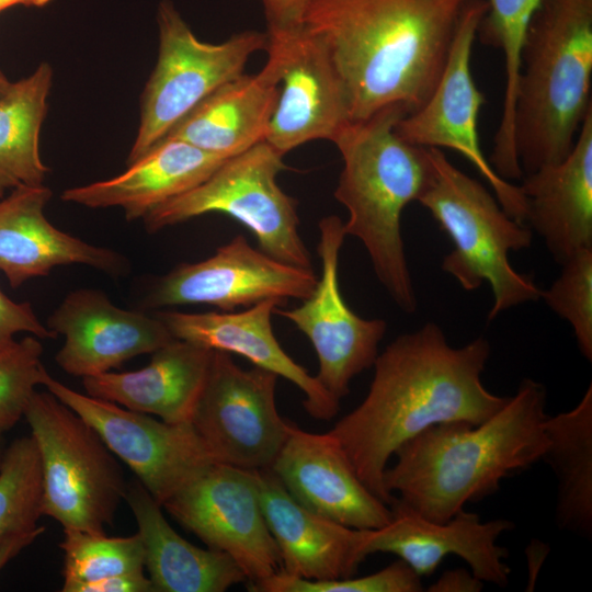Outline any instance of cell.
<instances>
[{
	"mask_svg": "<svg viewBox=\"0 0 592 592\" xmlns=\"http://www.w3.org/2000/svg\"><path fill=\"white\" fill-rule=\"evenodd\" d=\"M490 352L483 338L453 348L442 329L428 322L377 355L367 395L328 432L386 504L396 497L385 489L384 473L401 444L434 424H480L504 406L509 397L490 392L481 380Z\"/></svg>",
	"mask_w": 592,
	"mask_h": 592,
	"instance_id": "obj_1",
	"label": "cell"
},
{
	"mask_svg": "<svg viewBox=\"0 0 592 592\" xmlns=\"http://www.w3.org/2000/svg\"><path fill=\"white\" fill-rule=\"evenodd\" d=\"M468 0H310L301 24L328 47L352 121L419 109L434 90Z\"/></svg>",
	"mask_w": 592,
	"mask_h": 592,
	"instance_id": "obj_2",
	"label": "cell"
},
{
	"mask_svg": "<svg viewBox=\"0 0 592 592\" xmlns=\"http://www.w3.org/2000/svg\"><path fill=\"white\" fill-rule=\"evenodd\" d=\"M546 398L543 384L524 378L485 422L429 426L397 448L395 465L384 473L385 489L422 517L448 521L466 503L497 492L504 478L542 460Z\"/></svg>",
	"mask_w": 592,
	"mask_h": 592,
	"instance_id": "obj_3",
	"label": "cell"
},
{
	"mask_svg": "<svg viewBox=\"0 0 592 592\" xmlns=\"http://www.w3.org/2000/svg\"><path fill=\"white\" fill-rule=\"evenodd\" d=\"M407 115L400 106L384 109L367 119L350 122L333 143L343 159L334 197L349 213L346 235L362 241L377 278L406 314L417 309L407 264L401 215L418 201L430 178L424 147L403 140L395 130Z\"/></svg>",
	"mask_w": 592,
	"mask_h": 592,
	"instance_id": "obj_4",
	"label": "cell"
},
{
	"mask_svg": "<svg viewBox=\"0 0 592 592\" xmlns=\"http://www.w3.org/2000/svg\"><path fill=\"white\" fill-rule=\"evenodd\" d=\"M592 0H543L525 38L512 135L523 171L562 161L592 110Z\"/></svg>",
	"mask_w": 592,
	"mask_h": 592,
	"instance_id": "obj_5",
	"label": "cell"
},
{
	"mask_svg": "<svg viewBox=\"0 0 592 592\" xmlns=\"http://www.w3.org/2000/svg\"><path fill=\"white\" fill-rule=\"evenodd\" d=\"M430 178L418 202L453 241L442 270L465 291L487 282L493 305L488 319L526 301L542 289L510 263L509 253L528 248L533 232L512 218L480 182L456 168L439 148H426Z\"/></svg>",
	"mask_w": 592,
	"mask_h": 592,
	"instance_id": "obj_6",
	"label": "cell"
},
{
	"mask_svg": "<svg viewBox=\"0 0 592 592\" xmlns=\"http://www.w3.org/2000/svg\"><path fill=\"white\" fill-rule=\"evenodd\" d=\"M24 417L41 457L43 514L64 528L105 533L127 490L116 456L48 390L33 394Z\"/></svg>",
	"mask_w": 592,
	"mask_h": 592,
	"instance_id": "obj_7",
	"label": "cell"
},
{
	"mask_svg": "<svg viewBox=\"0 0 592 592\" xmlns=\"http://www.w3.org/2000/svg\"><path fill=\"white\" fill-rule=\"evenodd\" d=\"M283 155L265 140L227 158L195 187L152 208L143 219L149 232L208 213L225 214L248 228L274 259L311 269L300 238L297 203L277 184Z\"/></svg>",
	"mask_w": 592,
	"mask_h": 592,
	"instance_id": "obj_8",
	"label": "cell"
},
{
	"mask_svg": "<svg viewBox=\"0 0 592 592\" xmlns=\"http://www.w3.org/2000/svg\"><path fill=\"white\" fill-rule=\"evenodd\" d=\"M159 54L141 96L140 124L127 163L144 156L201 101L241 76L266 33L242 31L223 43L198 39L173 4L158 9Z\"/></svg>",
	"mask_w": 592,
	"mask_h": 592,
	"instance_id": "obj_9",
	"label": "cell"
},
{
	"mask_svg": "<svg viewBox=\"0 0 592 592\" xmlns=\"http://www.w3.org/2000/svg\"><path fill=\"white\" fill-rule=\"evenodd\" d=\"M487 10L486 0H468L434 90L419 109L398 121L395 130L414 146L457 151L487 181L503 209L525 224L527 206L521 186L493 170L479 140L478 116L486 99L475 83L470 62L478 26Z\"/></svg>",
	"mask_w": 592,
	"mask_h": 592,
	"instance_id": "obj_10",
	"label": "cell"
},
{
	"mask_svg": "<svg viewBox=\"0 0 592 592\" xmlns=\"http://www.w3.org/2000/svg\"><path fill=\"white\" fill-rule=\"evenodd\" d=\"M277 375L243 369L230 353L214 351L192 424L216 463L270 469L291 428L276 408Z\"/></svg>",
	"mask_w": 592,
	"mask_h": 592,
	"instance_id": "obj_11",
	"label": "cell"
},
{
	"mask_svg": "<svg viewBox=\"0 0 592 592\" xmlns=\"http://www.w3.org/2000/svg\"><path fill=\"white\" fill-rule=\"evenodd\" d=\"M42 385L86 420L162 506L216 463L192 423H169L71 389L44 371Z\"/></svg>",
	"mask_w": 592,
	"mask_h": 592,
	"instance_id": "obj_12",
	"label": "cell"
},
{
	"mask_svg": "<svg viewBox=\"0 0 592 592\" xmlns=\"http://www.w3.org/2000/svg\"><path fill=\"white\" fill-rule=\"evenodd\" d=\"M162 508L207 547L228 555L248 585L281 571L252 470L213 463Z\"/></svg>",
	"mask_w": 592,
	"mask_h": 592,
	"instance_id": "obj_13",
	"label": "cell"
},
{
	"mask_svg": "<svg viewBox=\"0 0 592 592\" xmlns=\"http://www.w3.org/2000/svg\"><path fill=\"white\" fill-rule=\"evenodd\" d=\"M266 35L265 50L280 64V90L264 140L283 156L311 140L333 141L352 119L328 47L303 24L267 26Z\"/></svg>",
	"mask_w": 592,
	"mask_h": 592,
	"instance_id": "obj_14",
	"label": "cell"
},
{
	"mask_svg": "<svg viewBox=\"0 0 592 592\" xmlns=\"http://www.w3.org/2000/svg\"><path fill=\"white\" fill-rule=\"evenodd\" d=\"M321 276L311 295L293 309H274L292 321L312 344L319 363L317 379L337 399L350 392L351 380L373 366L387 330L383 319H364L344 301L339 284V257L346 236L335 215L319 224Z\"/></svg>",
	"mask_w": 592,
	"mask_h": 592,
	"instance_id": "obj_15",
	"label": "cell"
},
{
	"mask_svg": "<svg viewBox=\"0 0 592 592\" xmlns=\"http://www.w3.org/2000/svg\"><path fill=\"white\" fill-rule=\"evenodd\" d=\"M318 276L252 248L238 235L200 262L181 263L151 287L144 306L162 308L205 304L224 311L250 307L266 299L284 303L311 295Z\"/></svg>",
	"mask_w": 592,
	"mask_h": 592,
	"instance_id": "obj_16",
	"label": "cell"
},
{
	"mask_svg": "<svg viewBox=\"0 0 592 592\" xmlns=\"http://www.w3.org/2000/svg\"><path fill=\"white\" fill-rule=\"evenodd\" d=\"M272 471L307 510L357 530H377L392 519L391 508L358 478L339 441L291 423Z\"/></svg>",
	"mask_w": 592,
	"mask_h": 592,
	"instance_id": "obj_17",
	"label": "cell"
},
{
	"mask_svg": "<svg viewBox=\"0 0 592 592\" xmlns=\"http://www.w3.org/2000/svg\"><path fill=\"white\" fill-rule=\"evenodd\" d=\"M47 328L65 338L56 363L82 378L110 372L175 339L156 315L119 308L93 288L69 293L48 318Z\"/></svg>",
	"mask_w": 592,
	"mask_h": 592,
	"instance_id": "obj_18",
	"label": "cell"
},
{
	"mask_svg": "<svg viewBox=\"0 0 592 592\" xmlns=\"http://www.w3.org/2000/svg\"><path fill=\"white\" fill-rule=\"evenodd\" d=\"M391 521L384 527L367 530L364 553H388L407 562L420 577L433 573L443 558H463L482 582L499 587L509 583L506 548L497 545L499 536L513 528L508 520L481 522L478 514L457 512L439 523L422 517L396 500L390 505Z\"/></svg>",
	"mask_w": 592,
	"mask_h": 592,
	"instance_id": "obj_19",
	"label": "cell"
},
{
	"mask_svg": "<svg viewBox=\"0 0 592 592\" xmlns=\"http://www.w3.org/2000/svg\"><path fill=\"white\" fill-rule=\"evenodd\" d=\"M284 573L310 581L351 578L366 559L367 530L318 515L286 491L272 469L252 470Z\"/></svg>",
	"mask_w": 592,
	"mask_h": 592,
	"instance_id": "obj_20",
	"label": "cell"
},
{
	"mask_svg": "<svg viewBox=\"0 0 592 592\" xmlns=\"http://www.w3.org/2000/svg\"><path fill=\"white\" fill-rule=\"evenodd\" d=\"M281 304L277 299H266L239 312L162 311L156 316L175 339L214 351L236 353L254 366L289 380L305 395L303 403L308 414L328 421L338 413L340 400L280 345L271 317Z\"/></svg>",
	"mask_w": 592,
	"mask_h": 592,
	"instance_id": "obj_21",
	"label": "cell"
},
{
	"mask_svg": "<svg viewBox=\"0 0 592 592\" xmlns=\"http://www.w3.org/2000/svg\"><path fill=\"white\" fill-rule=\"evenodd\" d=\"M50 197L42 184L15 187L0 198V271L13 288L59 265L84 264L111 275L126 270L119 253L56 228L44 214Z\"/></svg>",
	"mask_w": 592,
	"mask_h": 592,
	"instance_id": "obj_22",
	"label": "cell"
},
{
	"mask_svg": "<svg viewBox=\"0 0 592 592\" xmlns=\"http://www.w3.org/2000/svg\"><path fill=\"white\" fill-rule=\"evenodd\" d=\"M526 221L562 264L592 248V110L569 155L525 174Z\"/></svg>",
	"mask_w": 592,
	"mask_h": 592,
	"instance_id": "obj_23",
	"label": "cell"
},
{
	"mask_svg": "<svg viewBox=\"0 0 592 592\" xmlns=\"http://www.w3.org/2000/svg\"><path fill=\"white\" fill-rule=\"evenodd\" d=\"M132 372H106L82 378L86 394L169 423H192L213 350L174 339Z\"/></svg>",
	"mask_w": 592,
	"mask_h": 592,
	"instance_id": "obj_24",
	"label": "cell"
},
{
	"mask_svg": "<svg viewBox=\"0 0 592 592\" xmlns=\"http://www.w3.org/2000/svg\"><path fill=\"white\" fill-rule=\"evenodd\" d=\"M226 159L183 140L164 137L123 173L67 189L61 200L90 208L118 206L127 220H135L202 183Z\"/></svg>",
	"mask_w": 592,
	"mask_h": 592,
	"instance_id": "obj_25",
	"label": "cell"
},
{
	"mask_svg": "<svg viewBox=\"0 0 592 592\" xmlns=\"http://www.w3.org/2000/svg\"><path fill=\"white\" fill-rule=\"evenodd\" d=\"M266 53V62L258 73H242L216 89L164 137L223 158L263 141L280 90L278 60L273 53Z\"/></svg>",
	"mask_w": 592,
	"mask_h": 592,
	"instance_id": "obj_26",
	"label": "cell"
},
{
	"mask_svg": "<svg viewBox=\"0 0 592 592\" xmlns=\"http://www.w3.org/2000/svg\"><path fill=\"white\" fill-rule=\"evenodd\" d=\"M125 500L137 523L145 568L156 592H224L247 582L228 555L201 548L180 536L139 481L127 483Z\"/></svg>",
	"mask_w": 592,
	"mask_h": 592,
	"instance_id": "obj_27",
	"label": "cell"
},
{
	"mask_svg": "<svg viewBox=\"0 0 592 592\" xmlns=\"http://www.w3.org/2000/svg\"><path fill=\"white\" fill-rule=\"evenodd\" d=\"M542 456L557 478L556 523L578 536H592V386L569 411L545 420Z\"/></svg>",
	"mask_w": 592,
	"mask_h": 592,
	"instance_id": "obj_28",
	"label": "cell"
},
{
	"mask_svg": "<svg viewBox=\"0 0 592 592\" xmlns=\"http://www.w3.org/2000/svg\"><path fill=\"white\" fill-rule=\"evenodd\" d=\"M52 67L43 62L0 98V198L11 189L42 185L48 168L39 155Z\"/></svg>",
	"mask_w": 592,
	"mask_h": 592,
	"instance_id": "obj_29",
	"label": "cell"
},
{
	"mask_svg": "<svg viewBox=\"0 0 592 592\" xmlns=\"http://www.w3.org/2000/svg\"><path fill=\"white\" fill-rule=\"evenodd\" d=\"M488 10L479 23L480 42L501 49L505 66L502 114L489 159L505 180L521 179L523 171L515 151L512 119L521 57L530 23L543 0H486Z\"/></svg>",
	"mask_w": 592,
	"mask_h": 592,
	"instance_id": "obj_30",
	"label": "cell"
},
{
	"mask_svg": "<svg viewBox=\"0 0 592 592\" xmlns=\"http://www.w3.org/2000/svg\"><path fill=\"white\" fill-rule=\"evenodd\" d=\"M43 514L42 465L33 436L16 439L0 462V542L33 534L44 527L37 522Z\"/></svg>",
	"mask_w": 592,
	"mask_h": 592,
	"instance_id": "obj_31",
	"label": "cell"
},
{
	"mask_svg": "<svg viewBox=\"0 0 592 592\" xmlns=\"http://www.w3.org/2000/svg\"><path fill=\"white\" fill-rule=\"evenodd\" d=\"M64 551V580L88 582L103 578L145 570V553L138 533L132 536L110 537L64 528L59 544Z\"/></svg>",
	"mask_w": 592,
	"mask_h": 592,
	"instance_id": "obj_32",
	"label": "cell"
},
{
	"mask_svg": "<svg viewBox=\"0 0 592 592\" xmlns=\"http://www.w3.org/2000/svg\"><path fill=\"white\" fill-rule=\"evenodd\" d=\"M561 265L560 276L540 292V298L571 325L580 352L591 361L592 248L580 250Z\"/></svg>",
	"mask_w": 592,
	"mask_h": 592,
	"instance_id": "obj_33",
	"label": "cell"
},
{
	"mask_svg": "<svg viewBox=\"0 0 592 592\" xmlns=\"http://www.w3.org/2000/svg\"><path fill=\"white\" fill-rule=\"evenodd\" d=\"M42 354L43 344L33 334L0 348V434L24 417L35 387L42 385Z\"/></svg>",
	"mask_w": 592,
	"mask_h": 592,
	"instance_id": "obj_34",
	"label": "cell"
},
{
	"mask_svg": "<svg viewBox=\"0 0 592 592\" xmlns=\"http://www.w3.org/2000/svg\"><path fill=\"white\" fill-rule=\"evenodd\" d=\"M253 592H420L421 577L403 560L360 578L310 581L283 571L248 585Z\"/></svg>",
	"mask_w": 592,
	"mask_h": 592,
	"instance_id": "obj_35",
	"label": "cell"
},
{
	"mask_svg": "<svg viewBox=\"0 0 592 592\" xmlns=\"http://www.w3.org/2000/svg\"><path fill=\"white\" fill-rule=\"evenodd\" d=\"M20 332H29L39 339L56 337L38 320L31 304L13 301L0 288V348L11 344Z\"/></svg>",
	"mask_w": 592,
	"mask_h": 592,
	"instance_id": "obj_36",
	"label": "cell"
},
{
	"mask_svg": "<svg viewBox=\"0 0 592 592\" xmlns=\"http://www.w3.org/2000/svg\"><path fill=\"white\" fill-rule=\"evenodd\" d=\"M62 592H156L144 570L112 576L95 581L64 580Z\"/></svg>",
	"mask_w": 592,
	"mask_h": 592,
	"instance_id": "obj_37",
	"label": "cell"
},
{
	"mask_svg": "<svg viewBox=\"0 0 592 592\" xmlns=\"http://www.w3.org/2000/svg\"><path fill=\"white\" fill-rule=\"evenodd\" d=\"M267 26H293L301 24L310 0H261Z\"/></svg>",
	"mask_w": 592,
	"mask_h": 592,
	"instance_id": "obj_38",
	"label": "cell"
},
{
	"mask_svg": "<svg viewBox=\"0 0 592 592\" xmlns=\"http://www.w3.org/2000/svg\"><path fill=\"white\" fill-rule=\"evenodd\" d=\"M483 588V582L473 572L457 568L447 570L428 589L430 592H478Z\"/></svg>",
	"mask_w": 592,
	"mask_h": 592,
	"instance_id": "obj_39",
	"label": "cell"
},
{
	"mask_svg": "<svg viewBox=\"0 0 592 592\" xmlns=\"http://www.w3.org/2000/svg\"><path fill=\"white\" fill-rule=\"evenodd\" d=\"M37 537V535L32 534L18 535L0 542V570L10 559L32 544Z\"/></svg>",
	"mask_w": 592,
	"mask_h": 592,
	"instance_id": "obj_40",
	"label": "cell"
},
{
	"mask_svg": "<svg viewBox=\"0 0 592 592\" xmlns=\"http://www.w3.org/2000/svg\"><path fill=\"white\" fill-rule=\"evenodd\" d=\"M52 0H0L4 8H9L16 4H22L26 7H43L50 2Z\"/></svg>",
	"mask_w": 592,
	"mask_h": 592,
	"instance_id": "obj_41",
	"label": "cell"
},
{
	"mask_svg": "<svg viewBox=\"0 0 592 592\" xmlns=\"http://www.w3.org/2000/svg\"><path fill=\"white\" fill-rule=\"evenodd\" d=\"M11 82L5 78V76L0 71V98H2L11 87Z\"/></svg>",
	"mask_w": 592,
	"mask_h": 592,
	"instance_id": "obj_42",
	"label": "cell"
},
{
	"mask_svg": "<svg viewBox=\"0 0 592 592\" xmlns=\"http://www.w3.org/2000/svg\"><path fill=\"white\" fill-rule=\"evenodd\" d=\"M1 458H2V447H1V440H0V462H1Z\"/></svg>",
	"mask_w": 592,
	"mask_h": 592,
	"instance_id": "obj_43",
	"label": "cell"
},
{
	"mask_svg": "<svg viewBox=\"0 0 592 592\" xmlns=\"http://www.w3.org/2000/svg\"><path fill=\"white\" fill-rule=\"evenodd\" d=\"M4 5L0 2V11L4 10Z\"/></svg>",
	"mask_w": 592,
	"mask_h": 592,
	"instance_id": "obj_44",
	"label": "cell"
}]
</instances>
